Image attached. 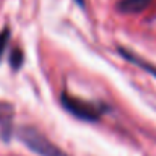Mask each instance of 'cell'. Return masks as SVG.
<instances>
[{
    "label": "cell",
    "instance_id": "6da1fadb",
    "mask_svg": "<svg viewBox=\"0 0 156 156\" xmlns=\"http://www.w3.org/2000/svg\"><path fill=\"white\" fill-rule=\"evenodd\" d=\"M18 138L35 153L41 156H67L62 153L55 144H52L43 133H40L35 129L23 127L18 130Z\"/></svg>",
    "mask_w": 156,
    "mask_h": 156
},
{
    "label": "cell",
    "instance_id": "7a4b0ae2",
    "mask_svg": "<svg viewBox=\"0 0 156 156\" xmlns=\"http://www.w3.org/2000/svg\"><path fill=\"white\" fill-rule=\"evenodd\" d=\"M62 103L65 105V108L73 112L74 115H77L79 118H83V120H97L99 118V108L94 106L93 103H87L80 99H76V97H70V96H62Z\"/></svg>",
    "mask_w": 156,
    "mask_h": 156
},
{
    "label": "cell",
    "instance_id": "3957f363",
    "mask_svg": "<svg viewBox=\"0 0 156 156\" xmlns=\"http://www.w3.org/2000/svg\"><path fill=\"white\" fill-rule=\"evenodd\" d=\"M150 0H120L118 2V9L126 14H136L144 11L149 6Z\"/></svg>",
    "mask_w": 156,
    "mask_h": 156
},
{
    "label": "cell",
    "instance_id": "277c9868",
    "mask_svg": "<svg viewBox=\"0 0 156 156\" xmlns=\"http://www.w3.org/2000/svg\"><path fill=\"white\" fill-rule=\"evenodd\" d=\"M6 108H8L6 103H0V126L3 127L5 135H8V132H9L11 118H12V111H11V108H9L8 111H5Z\"/></svg>",
    "mask_w": 156,
    "mask_h": 156
},
{
    "label": "cell",
    "instance_id": "5b68a950",
    "mask_svg": "<svg viewBox=\"0 0 156 156\" xmlns=\"http://www.w3.org/2000/svg\"><path fill=\"white\" fill-rule=\"evenodd\" d=\"M8 38H9V30L5 29V30L0 34V58H2V55H3V52H5V49H6Z\"/></svg>",
    "mask_w": 156,
    "mask_h": 156
}]
</instances>
